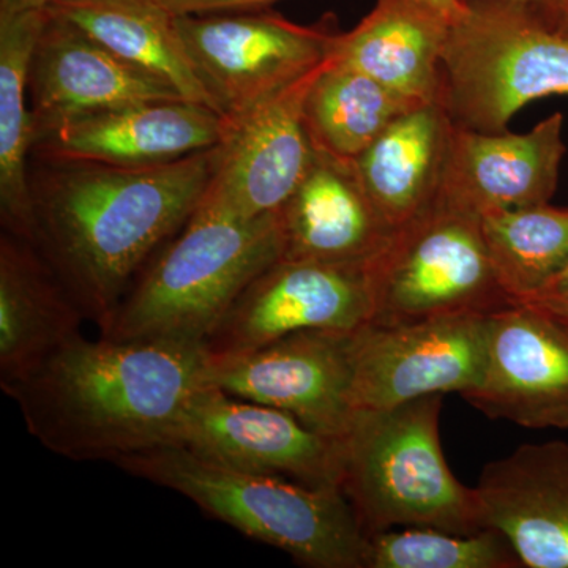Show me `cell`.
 <instances>
[{"label":"cell","instance_id":"6da1fadb","mask_svg":"<svg viewBox=\"0 0 568 568\" xmlns=\"http://www.w3.org/2000/svg\"><path fill=\"white\" fill-rule=\"evenodd\" d=\"M215 159L213 148L156 166L43 163L31 174L37 246L100 334L196 212Z\"/></svg>","mask_w":568,"mask_h":568},{"label":"cell","instance_id":"7a4b0ae2","mask_svg":"<svg viewBox=\"0 0 568 568\" xmlns=\"http://www.w3.org/2000/svg\"><path fill=\"white\" fill-rule=\"evenodd\" d=\"M209 357L204 343L81 335L6 394L48 450L115 465L174 444Z\"/></svg>","mask_w":568,"mask_h":568},{"label":"cell","instance_id":"3957f363","mask_svg":"<svg viewBox=\"0 0 568 568\" xmlns=\"http://www.w3.org/2000/svg\"><path fill=\"white\" fill-rule=\"evenodd\" d=\"M130 476L173 489L212 518L313 568H365L368 536L338 487H310L245 473L168 444L115 463Z\"/></svg>","mask_w":568,"mask_h":568},{"label":"cell","instance_id":"277c9868","mask_svg":"<svg viewBox=\"0 0 568 568\" xmlns=\"http://www.w3.org/2000/svg\"><path fill=\"white\" fill-rule=\"evenodd\" d=\"M443 395L355 410L342 443V488L366 536L396 528H488L477 488L452 473L440 444Z\"/></svg>","mask_w":568,"mask_h":568},{"label":"cell","instance_id":"5b68a950","mask_svg":"<svg viewBox=\"0 0 568 568\" xmlns=\"http://www.w3.org/2000/svg\"><path fill=\"white\" fill-rule=\"evenodd\" d=\"M282 256L278 212L234 220L196 209L142 268L102 336L204 343L242 291Z\"/></svg>","mask_w":568,"mask_h":568},{"label":"cell","instance_id":"8992f818","mask_svg":"<svg viewBox=\"0 0 568 568\" xmlns=\"http://www.w3.org/2000/svg\"><path fill=\"white\" fill-rule=\"evenodd\" d=\"M551 95H568V33L525 3L467 0L440 61L439 100L452 125L507 132L521 108Z\"/></svg>","mask_w":568,"mask_h":568},{"label":"cell","instance_id":"52a82bcc","mask_svg":"<svg viewBox=\"0 0 568 568\" xmlns=\"http://www.w3.org/2000/svg\"><path fill=\"white\" fill-rule=\"evenodd\" d=\"M372 323L394 325L455 315H493L515 305L489 260L480 213L437 193L394 231L368 263Z\"/></svg>","mask_w":568,"mask_h":568},{"label":"cell","instance_id":"ba28073f","mask_svg":"<svg viewBox=\"0 0 568 568\" xmlns=\"http://www.w3.org/2000/svg\"><path fill=\"white\" fill-rule=\"evenodd\" d=\"M179 37L213 110L231 123L317 69L338 31L268 10L175 17Z\"/></svg>","mask_w":568,"mask_h":568},{"label":"cell","instance_id":"9c48e42d","mask_svg":"<svg viewBox=\"0 0 568 568\" xmlns=\"http://www.w3.org/2000/svg\"><path fill=\"white\" fill-rule=\"evenodd\" d=\"M488 321L487 315H455L357 328L351 384L354 413L473 390L484 376Z\"/></svg>","mask_w":568,"mask_h":568},{"label":"cell","instance_id":"30bf717a","mask_svg":"<svg viewBox=\"0 0 568 568\" xmlns=\"http://www.w3.org/2000/svg\"><path fill=\"white\" fill-rule=\"evenodd\" d=\"M354 332L301 331L244 353H211L205 386L286 410L313 432L342 439L354 416Z\"/></svg>","mask_w":568,"mask_h":568},{"label":"cell","instance_id":"8fae6325","mask_svg":"<svg viewBox=\"0 0 568 568\" xmlns=\"http://www.w3.org/2000/svg\"><path fill=\"white\" fill-rule=\"evenodd\" d=\"M323 65L257 103L237 121L224 122L215 166L197 211L254 220L283 207L315 162L304 103Z\"/></svg>","mask_w":568,"mask_h":568},{"label":"cell","instance_id":"7c38bea8","mask_svg":"<svg viewBox=\"0 0 568 568\" xmlns=\"http://www.w3.org/2000/svg\"><path fill=\"white\" fill-rule=\"evenodd\" d=\"M368 263L278 260L235 298L204 345L244 353L301 331L353 332L372 323Z\"/></svg>","mask_w":568,"mask_h":568},{"label":"cell","instance_id":"4fadbf2b","mask_svg":"<svg viewBox=\"0 0 568 568\" xmlns=\"http://www.w3.org/2000/svg\"><path fill=\"white\" fill-rule=\"evenodd\" d=\"M175 446L245 473L310 485L342 484V443L320 435L293 414L204 386L186 406Z\"/></svg>","mask_w":568,"mask_h":568},{"label":"cell","instance_id":"5bb4252c","mask_svg":"<svg viewBox=\"0 0 568 568\" xmlns=\"http://www.w3.org/2000/svg\"><path fill=\"white\" fill-rule=\"evenodd\" d=\"M462 396L496 420L567 429V321L523 304L489 315L484 376Z\"/></svg>","mask_w":568,"mask_h":568},{"label":"cell","instance_id":"9a60e30c","mask_svg":"<svg viewBox=\"0 0 568 568\" xmlns=\"http://www.w3.org/2000/svg\"><path fill=\"white\" fill-rule=\"evenodd\" d=\"M223 136V118L211 106L189 100H156L59 123L37 134L32 153L41 163L144 168L209 151Z\"/></svg>","mask_w":568,"mask_h":568},{"label":"cell","instance_id":"2e32d148","mask_svg":"<svg viewBox=\"0 0 568 568\" xmlns=\"http://www.w3.org/2000/svg\"><path fill=\"white\" fill-rule=\"evenodd\" d=\"M156 100L185 99L47 10L29 69L33 140L78 115Z\"/></svg>","mask_w":568,"mask_h":568},{"label":"cell","instance_id":"e0dca14e","mask_svg":"<svg viewBox=\"0 0 568 568\" xmlns=\"http://www.w3.org/2000/svg\"><path fill=\"white\" fill-rule=\"evenodd\" d=\"M562 126L560 112L523 134L452 126L440 196L477 213L548 204L566 153Z\"/></svg>","mask_w":568,"mask_h":568},{"label":"cell","instance_id":"ac0fdd59","mask_svg":"<svg viewBox=\"0 0 568 568\" xmlns=\"http://www.w3.org/2000/svg\"><path fill=\"white\" fill-rule=\"evenodd\" d=\"M488 528L526 568H568V443L523 444L485 465L477 484Z\"/></svg>","mask_w":568,"mask_h":568},{"label":"cell","instance_id":"d6986e66","mask_svg":"<svg viewBox=\"0 0 568 568\" xmlns=\"http://www.w3.org/2000/svg\"><path fill=\"white\" fill-rule=\"evenodd\" d=\"M84 313L39 246L0 237V387L36 373L81 336Z\"/></svg>","mask_w":568,"mask_h":568},{"label":"cell","instance_id":"ffe728a7","mask_svg":"<svg viewBox=\"0 0 568 568\" xmlns=\"http://www.w3.org/2000/svg\"><path fill=\"white\" fill-rule=\"evenodd\" d=\"M278 219L282 260L365 264L394 234L369 203L353 164L317 151Z\"/></svg>","mask_w":568,"mask_h":568},{"label":"cell","instance_id":"44dd1931","mask_svg":"<svg viewBox=\"0 0 568 568\" xmlns=\"http://www.w3.org/2000/svg\"><path fill=\"white\" fill-rule=\"evenodd\" d=\"M450 21L418 0H377L331 55L416 103L439 100L440 61Z\"/></svg>","mask_w":568,"mask_h":568},{"label":"cell","instance_id":"7402d4cb","mask_svg":"<svg viewBox=\"0 0 568 568\" xmlns=\"http://www.w3.org/2000/svg\"><path fill=\"white\" fill-rule=\"evenodd\" d=\"M452 126L440 100L418 104L395 119L351 163L369 203L392 231L436 200Z\"/></svg>","mask_w":568,"mask_h":568},{"label":"cell","instance_id":"603a6c76","mask_svg":"<svg viewBox=\"0 0 568 568\" xmlns=\"http://www.w3.org/2000/svg\"><path fill=\"white\" fill-rule=\"evenodd\" d=\"M47 10L0 14V219L3 233L37 245L31 173L29 69Z\"/></svg>","mask_w":568,"mask_h":568},{"label":"cell","instance_id":"cb8c5ba5","mask_svg":"<svg viewBox=\"0 0 568 568\" xmlns=\"http://www.w3.org/2000/svg\"><path fill=\"white\" fill-rule=\"evenodd\" d=\"M47 10L122 61L166 82L182 99L212 108L183 50L175 14L153 0H59Z\"/></svg>","mask_w":568,"mask_h":568},{"label":"cell","instance_id":"d4e9b609","mask_svg":"<svg viewBox=\"0 0 568 568\" xmlns=\"http://www.w3.org/2000/svg\"><path fill=\"white\" fill-rule=\"evenodd\" d=\"M418 104L424 103L327 58L305 97L306 133L317 152L353 163L395 119Z\"/></svg>","mask_w":568,"mask_h":568},{"label":"cell","instance_id":"484cf974","mask_svg":"<svg viewBox=\"0 0 568 568\" xmlns=\"http://www.w3.org/2000/svg\"><path fill=\"white\" fill-rule=\"evenodd\" d=\"M489 260L515 305L568 265V209L548 204L480 213Z\"/></svg>","mask_w":568,"mask_h":568},{"label":"cell","instance_id":"4316f807","mask_svg":"<svg viewBox=\"0 0 568 568\" xmlns=\"http://www.w3.org/2000/svg\"><path fill=\"white\" fill-rule=\"evenodd\" d=\"M517 549L496 528L474 534L396 528L368 536L365 568H519Z\"/></svg>","mask_w":568,"mask_h":568},{"label":"cell","instance_id":"83f0119b","mask_svg":"<svg viewBox=\"0 0 568 568\" xmlns=\"http://www.w3.org/2000/svg\"><path fill=\"white\" fill-rule=\"evenodd\" d=\"M164 10L183 14L237 13V11L263 10L278 0H153Z\"/></svg>","mask_w":568,"mask_h":568},{"label":"cell","instance_id":"f1b7e54d","mask_svg":"<svg viewBox=\"0 0 568 568\" xmlns=\"http://www.w3.org/2000/svg\"><path fill=\"white\" fill-rule=\"evenodd\" d=\"M521 304L534 306V308L544 310V312L551 313V315L568 320V265L551 282L545 284L540 291L530 295Z\"/></svg>","mask_w":568,"mask_h":568},{"label":"cell","instance_id":"f546056e","mask_svg":"<svg viewBox=\"0 0 568 568\" xmlns=\"http://www.w3.org/2000/svg\"><path fill=\"white\" fill-rule=\"evenodd\" d=\"M418 2L443 14L450 22L462 17L466 10L465 0H418Z\"/></svg>","mask_w":568,"mask_h":568},{"label":"cell","instance_id":"4dcf8cb0","mask_svg":"<svg viewBox=\"0 0 568 568\" xmlns=\"http://www.w3.org/2000/svg\"><path fill=\"white\" fill-rule=\"evenodd\" d=\"M59 0H0V14L22 13V11L47 10Z\"/></svg>","mask_w":568,"mask_h":568},{"label":"cell","instance_id":"1f68e13d","mask_svg":"<svg viewBox=\"0 0 568 568\" xmlns=\"http://www.w3.org/2000/svg\"><path fill=\"white\" fill-rule=\"evenodd\" d=\"M467 2V0H465ZM510 2L525 3L547 13L552 21L559 17L560 11L566 9L568 0H510Z\"/></svg>","mask_w":568,"mask_h":568},{"label":"cell","instance_id":"d6a6232c","mask_svg":"<svg viewBox=\"0 0 568 568\" xmlns=\"http://www.w3.org/2000/svg\"><path fill=\"white\" fill-rule=\"evenodd\" d=\"M555 22L559 26L560 29H562L564 32L568 33V2L566 9L560 11V14L558 18H556Z\"/></svg>","mask_w":568,"mask_h":568},{"label":"cell","instance_id":"836d02e7","mask_svg":"<svg viewBox=\"0 0 568 568\" xmlns=\"http://www.w3.org/2000/svg\"><path fill=\"white\" fill-rule=\"evenodd\" d=\"M562 320H564V317H562ZM566 321H567V323H568V320H566Z\"/></svg>","mask_w":568,"mask_h":568}]
</instances>
